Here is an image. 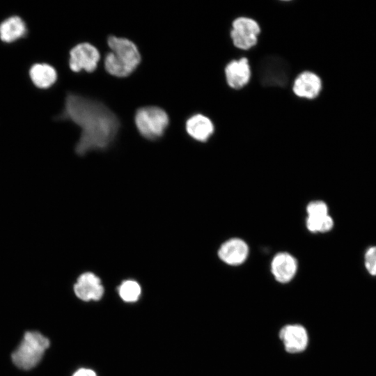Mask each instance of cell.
Wrapping results in <instances>:
<instances>
[{
    "label": "cell",
    "mask_w": 376,
    "mask_h": 376,
    "mask_svg": "<svg viewBox=\"0 0 376 376\" xmlns=\"http://www.w3.org/2000/svg\"><path fill=\"white\" fill-rule=\"evenodd\" d=\"M56 119L70 120L80 127L81 135L75 146L79 155L107 149L120 127L118 116L103 102L72 92L68 93Z\"/></svg>",
    "instance_id": "cell-1"
},
{
    "label": "cell",
    "mask_w": 376,
    "mask_h": 376,
    "mask_svg": "<svg viewBox=\"0 0 376 376\" xmlns=\"http://www.w3.org/2000/svg\"><path fill=\"white\" fill-rule=\"evenodd\" d=\"M110 49L104 58V68L108 73L117 77L132 74L141 62V54L136 45L124 38L110 36L107 38Z\"/></svg>",
    "instance_id": "cell-2"
},
{
    "label": "cell",
    "mask_w": 376,
    "mask_h": 376,
    "mask_svg": "<svg viewBox=\"0 0 376 376\" xmlns=\"http://www.w3.org/2000/svg\"><path fill=\"white\" fill-rule=\"evenodd\" d=\"M49 339L38 331L25 333L23 339L12 354V361L19 368L29 370L40 361L49 347Z\"/></svg>",
    "instance_id": "cell-3"
},
{
    "label": "cell",
    "mask_w": 376,
    "mask_h": 376,
    "mask_svg": "<svg viewBox=\"0 0 376 376\" xmlns=\"http://www.w3.org/2000/svg\"><path fill=\"white\" fill-rule=\"evenodd\" d=\"M134 122L141 136L148 140H156L164 134L169 118L163 109L157 106H146L136 110Z\"/></svg>",
    "instance_id": "cell-4"
},
{
    "label": "cell",
    "mask_w": 376,
    "mask_h": 376,
    "mask_svg": "<svg viewBox=\"0 0 376 376\" xmlns=\"http://www.w3.org/2000/svg\"><path fill=\"white\" fill-rule=\"evenodd\" d=\"M259 80L265 86L284 87L289 81L290 68L279 56H268L258 66Z\"/></svg>",
    "instance_id": "cell-5"
},
{
    "label": "cell",
    "mask_w": 376,
    "mask_h": 376,
    "mask_svg": "<svg viewBox=\"0 0 376 376\" xmlns=\"http://www.w3.org/2000/svg\"><path fill=\"white\" fill-rule=\"evenodd\" d=\"M260 28L258 22L246 17H239L232 22L230 38L238 49L247 50L257 44Z\"/></svg>",
    "instance_id": "cell-6"
},
{
    "label": "cell",
    "mask_w": 376,
    "mask_h": 376,
    "mask_svg": "<svg viewBox=\"0 0 376 376\" xmlns=\"http://www.w3.org/2000/svg\"><path fill=\"white\" fill-rule=\"evenodd\" d=\"M100 58V52L95 46L88 42H81L70 49L69 66L75 72L81 70L93 72L97 68Z\"/></svg>",
    "instance_id": "cell-7"
},
{
    "label": "cell",
    "mask_w": 376,
    "mask_h": 376,
    "mask_svg": "<svg viewBox=\"0 0 376 376\" xmlns=\"http://www.w3.org/2000/svg\"><path fill=\"white\" fill-rule=\"evenodd\" d=\"M74 292L82 301H98L102 297L104 289L98 276L92 272H85L77 279Z\"/></svg>",
    "instance_id": "cell-8"
},
{
    "label": "cell",
    "mask_w": 376,
    "mask_h": 376,
    "mask_svg": "<svg viewBox=\"0 0 376 376\" xmlns=\"http://www.w3.org/2000/svg\"><path fill=\"white\" fill-rule=\"evenodd\" d=\"M322 88L323 84L320 77L310 71L300 73L292 85V91L297 96L311 100L318 97Z\"/></svg>",
    "instance_id": "cell-9"
},
{
    "label": "cell",
    "mask_w": 376,
    "mask_h": 376,
    "mask_svg": "<svg viewBox=\"0 0 376 376\" xmlns=\"http://www.w3.org/2000/svg\"><path fill=\"white\" fill-rule=\"evenodd\" d=\"M287 352L298 353L307 347L308 338L306 329L299 324H289L283 327L279 333Z\"/></svg>",
    "instance_id": "cell-10"
},
{
    "label": "cell",
    "mask_w": 376,
    "mask_h": 376,
    "mask_svg": "<svg viewBox=\"0 0 376 376\" xmlns=\"http://www.w3.org/2000/svg\"><path fill=\"white\" fill-rule=\"evenodd\" d=\"M251 69L246 57L230 61L225 68L228 85L234 89H240L246 85L251 78Z\"/></svg>",
    "instance_id": "cell-11"
},
{
    "label": "cell",
    "mask_w": 376,
    "mask_h": 376,
    "mask_svg": "<svg viewBox=\"0 0 376 376\" xmlns=\"http://www.w3.org/2000/svg\"><path fill=\"white\" fill-rule=\"evenodd\" d=\"M248 254V245L244 240L239 238H233L226 241L218 251L219 258L230 265H239L243 263Z\"/></svg>",
    "instance_id": "cell-12"
},
{
    "label": "cell",
    "mask_w": 376,
    "mask_h": 376,
    "mask_svg": "<svg viewBox=\"0 0 376 376\" xmlns=\"http://www.w3.org/2000/svg\"><path fill=\"white\" fill-rule=\"evenodd\" d=\"M297 269L296 259L290 253L282 252L276 254L271 263V271L275 279L281 283L290 281Z\"/></svg>",
    "instance_id": "cell-13"
},
{
    "label": "cell",
    "mask_w": 376,
    "mask_h": 376,
    "mask_svg": "<svg viewBox=\"0 0 376 376\" xmlns=\"http://www.w3.org/2000/svg\"><path fill=\"white\" fill-rule=\"evenodd\" d=\"M186 131L194 139L205 142L214 132V125L207 116L197 113L189 117L186 121Z\"/></svg>",
    "instance_id": "cell-14"
},
{
    "label": "cell",
    "mask_w": 376,
    "mask_h": 376,
    "mask_svg": "<svg viewBox=\"0 0 376 376\" xmlns=\"http://www.w3.org/2000/svg\"><path fill=\"white\" fill-rule=\"evenodd\" d=\"M27 27L19 16H11L0 23V39L4 42H13L24 37Z\"/></svg>",
    "instance_id": "cell-15"
},
{
    "label": "cell",
    "mask_w": 376,
    "mask_h": 376,
    "mask_svg": "<svg viewBox=\"0 0 376 376\" xmlns=\"http://www.w3.org/2000/svg\"><path fill=\"white\" fill-rule=\"evenodd\" d=\"M29 77L33 84L39 88H48L57 79L55 68L47 63H35L29 70Z\"/></svg>",
    "instance_id": "cell-16"
},
{
    "label": "cell",
    "mask_w": 376,
    "mask_h": 376,
    "mask_svg": "<svg viewBox=\"0 0 376 376\" xmlns=\"http://www.w3.org/2000/svg\"><path fill=\"white\" fill-rule=\"evenodd\" d=\"M118 290L120 298L128 303L136 301L141 293L140 285L134 280L124 281L118 287Z\"/></svg>",
    "instance_id": "cell-17"
},
{
    "label": "cell",
    "mask_w": 376,
    "mask_h": 376,
    "mask_svg": "<svg viewBox=\"0 0 376 376\" xmlns=\"http://www.w3.org/2000/svg\"><path fill=\"white\" fill-rule=\"evenodd\" d=\"M334 226V220L329 214L321 217H307L306 227L312 233H326Z\"/></svg>",
    "instance_id": "cell-18"
},
{
    "label": "cell",
    "mask_w": 376,
    "mask_h": 376,
    "mask_svg": "<svg viewBox=\"0 0 376 376\" xmlns=\"http://www.w3.org/2000/svg\"><path fill=\"white\" fill-rule=\"evenodd\" d=\"M308 217H321L329 214L327 205L322 201H313L306 207Z\"/></svg>",
    "instance_id": "cell-19"
},
{
    "label": "cell",
    "mask_w": 376,
    "mask_h": 376,
    "mask_svg": "<svg viewBox=\"0 0 376 376\" xmlns=\"http://www.w3.org/2000/svg\"><path fill=\"white\" fill-rule=\"evenodd\" d=\"M364 264L368 273L376 276V246L369 247L364 255Z\"/></svg>",
    "instance_id": "cell-20"
},
{
    "label": "cell",
    "mask_w": 376,
    "mask_h": 376,
    "mask_svg": "<svg viewBox=\"0 0 376 376\" xmlns=\"http://www.w3.org/2000/svg\"><path fill=\"white\" fill-rule=\"evenodd\" d=\"M72 376H97L96 373L90 368H81L75 371Z\"/></svg>",
    "instance_id": "cell-21"
}]
</instances>
